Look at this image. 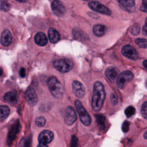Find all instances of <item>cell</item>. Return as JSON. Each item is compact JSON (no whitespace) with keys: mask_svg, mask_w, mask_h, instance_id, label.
<instances>
[{"mask_svg":"<svg viewBox=\"0 0 147 147\" xmlns=\"http://www.w3.org/2000/svg\"><path fill=\"white\" fill-rule=\"evenodd\" d=\"M53 138V133L52 131L48 130H45L41 131L38 137L39 143L44 144L50 143Z\"/></svg>","mask_w":147,"mask_h":147,"instance_id":"obj_12","label":"cell"},{"mask_svg":"<svg viewBox=\"0 0 147 147\" xmlns=\"http://www.w3.org/2000/svg\"><path fill=\"white\" fill-rule=\"evenodd\" d=\"M121 52L124 56L131 60H136L138 57V53L135 48L130 45H125L122 48Z\"/></svg>","mask_w":147,"mask_h":147,"instance_id":"obj_8","label":"cell"},{"mask_svg":"<svg viewBox=\"0 0 147 147\" xmlns=\"http://www.w3.org/2000/svg\"><path fill=\"white\" fill-rule=\"evenodd\" d=\"M105 96L106 94L103 84L99 81L96 82L94 84L91 99V107L94 111H98L102 109Z\"/></svg>","mask_w":147,"mask_h":147,"instance_id":"obj_1","label":"cell"},{"mask_svg":"<svg viewBox=\"0 0 147 147\" xmlns=\"http://www.w3.org/2000/svg\"><path fill=\"white\" fill-rule=\"evenodd\" d=\"M47 85L51 93L54 97L59 98L62 96L64 91L63 86L55 76H51L48 79Z\"/></svg>","mask_w":147,"mask_h":147,"instance_id":"obj_2","label":"cell"},{"mask_svg":"<svg viewBox=\"0 0 147 147\" xmlns=\"http://www.w3.org/2000/svg\"><path fill=\"white\" fill-rule=\"evenodd\" d=\"M3 100L6 103L11 106L16 105L18 100V96L16 92L9 91L5 93L3 96Z\"/></svg>","mask_w":147,"mask_h":147,"instance_id":"obj_13","label":"cell"},{"mask_svg":"<svg viewBox=\"0 0 147 147\" xmlns=\"http://www.w3.org/2000/svg\"><path fill=\"white\" fill-rule=\"evenodd\" d=\"M48 37L49 40L52 43L57 42L60 39V34L54 28H51L49 29L48 32Z\"/></svg>","mask_w":147,"mask_h":147,"instance_id":"obj_17","label":"cell"},{"mask_svg":"<svg viewBox=\"0 0 147 147\" xmlns=\"http://www.w3.org/2000/svg\"><path fill=\"white\" fill-rule=\"evenodd\" d=\"M111 101L113 105H115L118 102V99L117 96L114 94H112L111 96Z\"/></svg>","mask_w":147,"mask_h":147,"instance_id":"obj_31","label":"cell"},{"mask_svg":"<svg viewBox=\"0 0 147 147\" xmlns=\"http://www.w3.org/2000/svg\"><path fill=\"white\" fill-rule=\"evenodd\" d=\"M73 63L68 59H59L53 61L54 67L61 72H67L73 68Z\"/></svg>","mask_w":147,"mask_h":147,"instance_id":"obj_4","label":"cell"},{"mask_svg":"<svg viewBox=\"0 0 147 147\" xmlns=\"http://www.w3.org/2000/svg\"><path fill=\"white\" fill-rule=\"evenodd\" d=\"M142 5L140 7V10L144 12H147V0H144L142 2Z\"/></svg>","mask_w":147,"mask_h":147,"instance_id":"obj_30","label":"cell"},{"mask_svg":"<svg viewBox=\"0 0 147 147\" xmlns=\"http://www.w3.org/2000/svg\"><path fill=\"white\" fill-rule=\"evenodd\" d=\"M77 115L75 110L71 106H68L65 111L64 122L68 125H72L76 120Z\"/></svg>","mask_w":147,"mask_h":147,"instance_id":"obj_7","label":"cell"},{"mask_svg":"<svg viewBox=\"0 0 147 147\" xmlns=\"http://www.w3.org/2000/svg\"><path fill=\"white\" fill-rule=\"evenodd\" d=\"M30 146V140L28 137H26L24 139H22L20 144V147H29Z\"/></svg>","mask_w":147,"mask_h":147,"instance_id":"obj_27","label":"cell"},{"mask_svg":"<svg viewBox=\"0 0 147 147\" xmlns=\"http://www.w3.org/2000/svg\"><path fill=\"white\" fill-rule=\"evenodd\" d=\"M143 65L147 69V60H145L143 61Z\"/></svg>","mask_w":147,"mask_h":147,"instance_id":"obj_35","label":"cell"},{"mask_svg":"<svg viewBox=\"0 0 147 147\" xmlns=\"http://www.w3.org/2000/svg\"><path fill=\"white\" fill-rule=\"evenodd\" d=\"M25 98L27 103L31 106H34L37 103V95L34 90L32 87H29L26 90L25 92Z\"/></svg>","mask_w":147,"mask_h":147,"instance_id":"obj_11","label":"cell"},{"mask_svg":"<svg viewBox=\"0 0 147 147\" xmlns=\"http://www.w3.org/2000/svg\"><path fill=\"white\" fill-rule=\"evenodd\" d=\"M37 147H48L47 144H42V143H39V144L37 145Z\"/></svg>","mask_w":147,"mask_h":147,"instance_id":"obj_34","label":"cell"},{"mask_svg":"<svg viewBox=\"0 0 147 147\" xmlns=\"http://www.w3.org/2000/svg\"><path fill=\"white\" fill-rule=\"evenodd\" d=\"M34 41L37 44L40 46H44L47 44V37L43 32H38L35 37Z\"/></svg>","mask_w":147,"mask_h":147,"instance_id":"obj_15","label":"cell"},{"mask_svg":"<svg viewBox=\"0 0 147 147\" xmlns=\"http://www.w3.org/2000/svg\"><path fill=\"white\" fill-rule=\"evenodd\" d=\"M10 113V109L7 106H1V121L5 119L9 115Z\"/></svg>","mask_w":147,"mask_h":147,"instance_id":"obj_19","label":"cell"},{"mask_svg":"<svg viewBox=\"0 0 147 147\" xmlns=\"http://www.w3.org/2000/svg\"><path fill=\"white\" fill-rule=\"evenodd\" d=\"M105 74L107 78L111 82L115 81L118 78V71L114 67H109L105 71Z\"/></svg>","mask_w":147,"mask_h":147,"instance_id":"obj_16","label":"cell"},{"mask_svg":"<svg viewBox=\"0 0 147 147\" xmlns=\"http://www.w3.org/2000/svg\"><path fill=\"white\" fill-rule=\"evenodd\" d=\"M72 91L76 96L79 98H83L86 93L83 85L78 80H74L72 84Z\"/></svg>","mask_w":147,"mask_h":147,"instance_id":"obj_10","label":"cell"},{"mask_svg":"<svg viewBox=\"0 0 147 147\" xmlns=\"http://www.w3.org/2000/svg\"><path fill=\"white\" fill-rule=\"evenodd\" d=\"M141 113L142 117L147 119V102L143 103L141 108Z\"/></svg>","mask_w":147,"mask_h":147,"instance_id":"obj_26","label":"cell"},{"mask_svg":"<svg viewBox=\"0 0 147 147\" xmlns=\"http://www.w3.org/2000/svg\"><path fill=\"white\" fill-rule=\"evenodd\" d=\"M135 42L141 48H147V40L145 38H137L135 40Z\"/></svg>","mask_w":147,"mask_h":147,"instance_id":"obj_22","label":"cell"},{"mask_svg":"<svg viewBox=\"0 0 147 147\" xmlns=\"http://www.w3.org/2000/svg\"><path fill=\"white\" fill-rule=\"evenodd\" d=\"M75 105L77 110V111L79 114L81 122L84 125L89 126L91 122V117L88 113L86 111L84 107L82 106L81 102L79 100H76L75 102Z\"/></svg>","mask_w":147,"mask_h":147,"instance_id":"obj_3","label":"cell"},{"mask_svg":"<svg viewBox=\"0 0 147 147\" xmlns=\"http://www.w3.org/2000/svg\"><path fill=\"white\" fill-rule=\"evenodd\" d=\"M145 25L147 26V17L146 18V20H145Z\"/></svg>","mask_w":147,"mask_h":147,"instance_id":"obj_37","label":"cell"},{"mask_svg":"<svg viewBox=\"0 0 147 147\" xmlns=\"http://www.w3.org/2000/svg\"><path fill=\"white\" fill-rule=\"evenodd\" d=\"M20 75L21 78H24L25 76V69L24 68H21L20 70Z\"/></svg>","mask_w":147,"mask_h":147,"instance_id":"obj_32","label":"cell"},{"mask_svg":"<svg viewBox=\"0 0 147 147\" xmlns=\"http://www.w3.org/2000/svg\"><path fill=\"white\" fill-rule=\"evenodd\" d=\"M134 75L130 71H125L121 73L117 79V84L118 88H123L127 82H129L133 79Z\"/></svg>","mask_w":147,"mask_h":147,"instance_id":"obj_5","label":"cell"},{"mask_svg":"<svg viewBox=\"0 0 147 147\" xmlns=\"http://www.w3.org/2000/svg\"><path fill=\"white\" fill-rule=\"evenodd\" d=\"M142 32H143V34L147 36V26L146 25H144L143 28H142Z\"/></svg>","mask_w":147,"mask_h":147,"instance_id":"obj_33","label":"cell"},{"mask_svg":"<svg viewBox=\"0 0 147 147\" xmlns=\"http://www.w3.org/2000/svg\"><path fill=\"white\" fill-rule=\"evenodd\" d=\"M12 41V36L10 32L8 29L4 30L1 33V43L3 46H9Z\"/></svg>","mask_w":147,"mask_h":147,"instance_id":"obj_14","label":"cell"},{"mask_svg":"<svg viewBox=\"0 0 147 147\" xmlns=\"http://www.w3.org/2000/svg\"><path fill=\"white\" fill-rule=\"evenodd\" d=\"M1 9L5 11H8L10 9V4L6 1H1Z\"/></svg>","mask_w":147,"mask_h":147,"instance_id":"obj_28","label":"cell"},{"mask_svg":"<svg viewBox=\"0 0 147 147\" xmlns=\"http://www.w3.org/2000/svg\"><path fill=\"white\" fill-rule=\"evenodd\" d=\"M144 137L146 139H147V131L144 134Z\"/></svg>","mask_w":147,"mask_h":147,"instance_id":"obj_36","label":"cell"},{"mask_svg":"<svg viewBox=\"0 0 147 147\" xmlns=\"http://www.w3.org/2000/svg\"><path fill=\"white\" fill-rule=\"evenodd\" d=\"M106 27L101 24L95 25L93 27V32L98 37H100L103 36L105 33Z\"/></svg>","mask_w":147,"mask_h":147,"instance_id":"obj_18","label":"cell"},{"mask_svg":"<svg viewBox=\"0 0 147 147\" xmlns=\"http://www.w3.org/2000/svg\"><path fill=\"white\" fill-rule=\"evenodd\" d=\"M51 8L53 13L58 17L63 16L65 13V7L60 1H53L51 4Z\"/></svg>","mask_w":147,"mask_h":147,"instance_id":"obj_9","label":"cell"},{"mask_svg":"<svg viewBox=\"0 0 147 147\" xmlns=\"http://www.w3.org/2000/svg\"><path fill=\"white\" fill-rule=\"evenodd\" d=\"M96 118V122L98 123L99 126L100 127H105V118L103 115H100V114H98L95 115Z\"/></svg>","mask_w":147,"mask_h":147,"instance_id":"obj_21","label":"cell"},{"mask_svg":"<svg viewBox=\"0 0 147 147\" xmlns=\"http://www.w3.org/2000/svg\"><path fill=\"white\" fill-rule=\"evenodd\" d=\"M135 113H136L135 108L131 106L127 107L125 110V114L126 116L128 118L133 115L135 114Z\"/></svg>","mask_w":147,"mask_h":147,"instance_id":"obj_23","label":"cell"},{"mask_svg":"<svg viewBox=\"0 0 147 147\" xmlns=\"http://www.w3.org/2000/svg\"><path fill=\"white\" fill-rule=\"evenodd\" d=\"M46 122V120L44 117L40 116L37 117L35 120L36 125L38 127H42L45 125Z\"/></svg>","mask_w":147,"mask_h":147,"instance_id":"obj_25","label":"cell"},{"mask_svg":"<svg viewBox=\"0 0 147 147\" xmlns=\"http://www.w3.org/2000/svg\"><path fill=\"white\" fill-rule=\"evenodd\" d=\"M118 2L121 5L126 9L132 8L135 5V2L133 0H120L118 1Z\"/></svg>","mask_w":147,"mask_h":147,"instance_id":"obj_20","label":"cell"},{"mask_svg":"<svg viewBox=\"0 0 147 147\" xmlns=\"http://www.w3.org/2000/svg\"><path fill=\"white\" fill-rule=\"evenodd\" d=\"M140 25L137 23L134 24L131 28V30H130L131 33L133 35L136 36V35H138L140 33Z\"/></svg>","mask_w":147,"mask_h":147,"instance_id":"obj_24","label":"cell"},{"mask_svg":"<svg viewBox=\"0 0 147 147\" xmlns=\"http://www.w3.org/2000/svg\"><path fill=\"white\" fill-rule=\"evenodd\" d=\"M88 6L93 10L105 15L110 16L111 11L108 7L97 1H92L88 3Z\"/></svg>","mask_w":147,"mask_h":147,"instance_id":"obj_6","label":"cell"},{"mask_svg":"<svg viewBox=\"0 0 147 147\" xmlns=\"http://www.w3.org/2000/svg\"><path fill=\"white\" fill-rule=\"evenodd\" d=\"M130 123L128 121H125L122 125V130L123 132H127L129 129Z\"/></svg>","mask_w":147,"mask_h":147,"instance_id":"obj_29","label":"cell"}]
</instances>
